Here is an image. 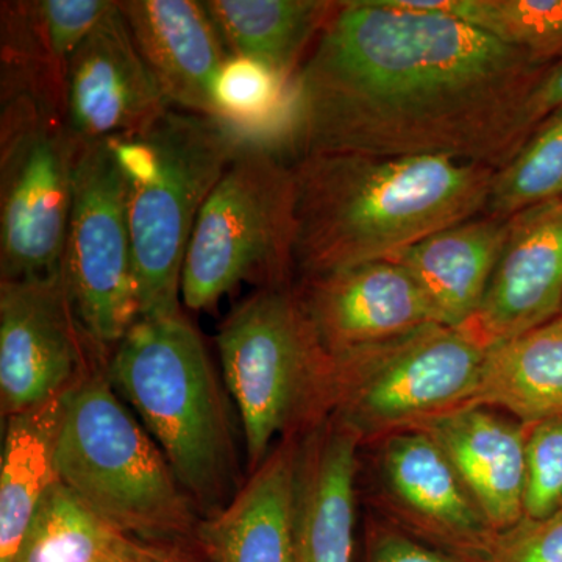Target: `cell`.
Masks as SVG:
<instances>
[{
	"label": "cell",
	"mask_w": 562,
	"mask_h": 562,
	"mask_svg": "<svg viewBox=\"0 0 562 562\" xmlns=\"http://www.w3.org/2000/svg\"><path fill=\"white\" fill-rule=\"evenodd\" d=\"M552 63L403 0L336 2L294 79L291 161L441 157L498 171L531 136L528 102Z\"/></svg>",
	"instance_id": "cell-1"
},
{
	"label": "cell",
	"mask_w": 562,
	"mask_h": 562,
	"mask_svg": "<svg viewBox=\"0 0 562 562\" xmlns=\"http://www.w3.org/2000/svg\"><path fill=\"white\" fill-rule=\"evenodd\" d=\"M292 266L305 277L387 260L483 214L495 169L441 157L313 154L291 162Z\"/></svg>",
	"instance_id": "cell-2"
},
{
	"label": "cell",
	"mask_w": 562,
	"mask_h": 562,
	"mask_svg": "<svg viewBox=\"0 0 562 562\" xmlns=\"http://www.w3.org/2000/svg\"><path fill=\"white\" fill-rule=\"evenodd\" d=\"M109 376L198 513L206 519L225 508L241 490L231 412L194 325L183 313L136 321L114 346Z\"/></svg>",
	"instance_id": "cell-3"
},
{
	"label": "cell",
	"mask_w": 562,
	"mask_h": 562,
	"mask_svg": "<svg viewBox=\"0 0 562 562\" xmlns=\"http://www.w3.org/2000/svg\"><path fill=\"white\" fill-rule=\"evenodd\" d=\"M127 190L139 319L181 313V271L195 221L239 143L222 122L171 109L110 138Z\"/></svg>",
	"instance_id": "cell-4"
},
{
	"label": "cell",
	"mask_w": 562,
	"mask_h": 562,
	"mask_svg": "<svg viewBox=\"0 0 562 562\" xmlns=\"http://www.w3.org/2000/svg\"><path fill=\"white\" fill-rule=\"evenodd\" d=\"M58 480L114 530L169 542L198 535V509L165 453L117 398L109 362L70 392Z\"/></svg>",
	"instance_id": "cell-5"
},
{
	"label": "cell",
	"mask_w": 562,
	"mask_h": 562,
	"mask_svg": "<svg viewBox=\"0 0 562 562\" xmlns=\"http://www.w3.org/2000/svg\"><path fill=\"white\" fill-rule=\"evenodd\" d=\"M222 375L238 406L250 472L277 436L303 438L328 419L331 355L303 313L295 288H260L217 330Z\"/></svg>",
	"instance_id": "cell-6"
},
{
	"label": "cell",
	"mask_w": 562,
	"mask_h": 562,
	"mask_svg": "<svg viewBox=\"0 0 562 562\" xmlns=\"http://www.w3.org/2000/svg\"><path fill=\"white\" fill-rule=\"evenodd\" d=\"M292 239L291 161L260 147H239L195 221L181 271V301L206 312L243 281L261 288L290 284Z\"/></svg>",
	"instance_id": "cell-7"
},
{
	"label": "cell",
	"mask_w": 562,
	"mask_h": 562,
	"mask_svg": "<svg viewBox=\"0 0 562 562\" xmlns=\"http://www.w3.org/2000/svg\"><path fill=\"white\" fill-rule=\"evenodd\" d=\"M486 349L462 328L428 324L331 355L328 419L372 446L471 403Z\"/></svg>",
	"instance_id": "cell-8"
},
{
	"label": "cell",
	"mask_w": 562,
	"mask_h": 562,
	"mask_svg": "<svg viewBox=\"0 0 562 562\" xmlns=\"http://www.w3.org/2000/svg\"><path fill=\"white\" fill-rule=\"evenodd\" d=\"M0 92V281L52 276L63 269L81 146L57 102Z\"/></svg>",
	"instance_id": "cell-9"
},
{
	"label": "cell",
	"mask_w": 562,
	"mask_h": 562,
	"mask_svg": "<svg viewBox=\"0 0 562 562\" xmlns=\"http://www.w3.org/2000/svg\"><path fill=\"white\" fill-rule=\"evenodd\" d=\"M63 271L81 324L106 349L116 346L139 305L127 190L109 139L80 147Z\"/></svg>",
	"instance_id": "cell-10"
},
{
	"label": "cell",
	"mask_w": 562,
	"mask_h": 562,
	"mask_svg": "<svg viewBox=\"0 0 562 562\" xmlns=\"http://www.w3.org/2000/svg\"><path fill=\"white\" fill-rule=\"evenodd\" d=\"M109 360V349L81 324L63 269L0 281L3 419L72 390Z\"/></svg>",
	"instance_id": "cell-11"
},
{
	"label": "cell",
	"mask_w": 562,
	"mask_h": 562,
	"mask_svg": "<svg viewBox=\"0 0 562 562\" xmlns=\"http://www.w3.org/2000/svg\"><path fill=\"white\" fill-rule=\"evenodd\" d=\"M369 447L373 502L383 519L443 552L491 562L501 532L427 432L397 431Z\"/></svg>",
	"instance_id": "cell-12"
},
{
	"label": "cell",
	"mask_w": 562,
	"mask_h": 562,
	"mask_svg": "<svg viewBox=\"0 0 562 562\" xmlns=\"http://www.w3.org/2000/svg\"><path fill=\"white\" fill-rule=\"evenodd\" d=\"M172 105L136 47L120 2L70 57L66 127L79 146L150 127Z\"/></svg>",
	"instance_id": "cell-13"
},
{
	"label": "cell",
	"mask_w": 562,
	"mask_h": 562,
	"mask_svg": "<svg viewBox=\"0 0 562 562\" xmlns=\"http://www.w3.org/2000/svg\"><path fill=\"white\" fill-rule=\"evenodd\" d=\"M295 291L306 319L330 355L439 324L416 280L391 260L305 277Z\"/></svg>",
	"instance_id": "cell-14"
},
{
	"label": "cell",
	"mask_w": 562,
	"mask_h": 562,
	"mask_svg": "<svg viewBox=\"0 0 562 562\" xmlns=\"http://www.w3.org/2000/svg\"><path fill=\"white\" fill-rule=\"evenodd\" d=\"M562 314V198L509 217L508 235L479 312L462 327L484 349Z\"/></svg>",
	"instance_id": "cell-15"
},
{
	"label": "cell",
	"mask_w": 562,
	"mask_h": 562,
	"mask_svg": "<svg viewBox=\"0 0 562 562\" xmlns=\"http://www.w3.org/2000/svg\"><path fill=\"white\" fill-rule=\"evenodd\" d=\"M120 9L172 109L216 120V81L231 54L203 2L125 0Z\"/></svg>",
	"instance_id": "cell-16"
},
{
	"label": "cell",
	"mask_w": 562,
	"mask_h": 562,
	"mask_svg": "<svg viewBox=\"0 0 562 562\" xmlns=\"http://www.w3.org/2000/svg\"><path fill=\"white\" fill-rule=\"evenodd\" d=\"M416 428L438 443L495 531L525 519L527 425L484 406H462Z\"/></svg>",
	"instance_id": "cell-17"
},
{
	"label": "cell",
	"mask_w": 562,
	"mask_h": 562,
	"mask_svg": "<svg viewBox=\"0 0 562 562\" xmlns=\"http://www.w3.org/2000/svg\"><path fill=\"white\" fill-rule=\"evenodd\" d=\"M358 439L327 419L301 439L295 486V562H351Z\"/></svg>",
	"instance_id": "cell-18"
},
{
	"label": "cell",
	"mask_w": 562,
	"mask_h": 562,
	"mask_svg": "<svg viewBox=\"0 0 562 562\" xmlns=\"http://www.w3.org/2000/svg\"><path fill=\"white\" fill-rule=\"evenodd\" d=\"M299 436L272 449L225 508L199 525L214 562H295Z\"/></svg>",
	"instance_id": "cell-19"
},
{
	"label": "cell",
	"mask_w": 562,
	"mask_h": 562,
	"mask_svg": "<svg viewBox=\"0 0 562 562\" xmlns=\"http://www.w3.org/2000/svg\"><path fill=\"white\" fill-rule=\"evenodd\" d=\"M114 3L110 0L0 3V85L41 92L61 105L65 113L70 57Z\"/></svg>",
	"instance_id": "cell-20"
},
{
	"label": "cell",
	"mask_w": 562,
	"mask_h": 562,
	"mask_svg": "<svg viewBox=\"0 0 562 562\" xmlns=\"http://www.w3.org/2000/svg\"><path fill=\"white\" fill-rule=\"evenodd\" d=\"M508 222L509 217L479 214L432 233L387 260L416 280L439 324L462 328L482 305L505 246Z\"/></svg>",
	"instance_id": "cell-21"
},
{
	"label": "cell",
	"mask_w": 562,
	"mask_h": 562,
	"mask_svg": "<svg viewBox=\"0 0 562 562\" xmlns=\"http://www.w3.org/2000/svg\"><path fill=\"white\" fill-rule=\"evenodd\" d=\"M72 390L5 417L0 468V562L16 561L41 501L58 480V439Z\"/></svg>",
	"instance_id": "cell-22"
},
{
	"label": "cell",
	"mask_w": 562,
	"mask_h": 562,
	"mask_svg": "<svg viewBox=\"0 0 562 562\" xmlns=\"http://www.w3.org/2000/svg\"><path fill=\"white\" fill-rule=\"evenodd\" d=\"M468 406L501 408L527 427L562 417V314L490 347Z\"/></svg>",
	"instance_id": "cell-23"
},
{
	"label": "cell",
	"mask_w": 562,
	"mask_h": 562,
	"mask_svg": "<svg viewBox=\"0 0 562 562\" xmlns=\"http://www.w3.org/2000/svg\"><path fill=\"white\" fill-rule=\"evenodd\" d=\"M203 5L232 57L261 63L294 80L336 2L209 0Z\"/></svg>",
	"instance_id": "cell-24"
},
{
	"label": "cell",
	"mask_w": 562,
	"mask_h": 562,
	"mask_svg": "<svg viewBox=\"0 0 562 562\" xmlns=\"http://www.w3.org/2000/svg\"><path fill=\"white\" fill-rule=\"evenodd\" d=\"M131 539L57 480L41 501L14 562H117Z\"/></svg>",
	"instance_id": "cell-25"
},
{
	"label": "cell",
	"mask_w": 562,
	"mask_h": 562,
	"mask_svg": "<svg viewBox=\"0 0 562 562\" xmlns=\"http://www.w3.org/2000/svg\"><path fill=\"white\" fill-rule=\"evenodd\" d=\"M465 22L536 60L562 57V0H403Z\"/></svg>",
	"instance_id": "cell-26"
},
{
	"label": "cell",
	"mask_w": 562,
	"mask_h": 562,
	"mask_svg": "<svg viewBox=\"0 0 562 562\" xmlns=\"http://www.w3.org/2000/svg\"><path fill=\"white\" fill-rule=\"evenodd\" d=\"M562 198V109L543 120L522 149L495 172L484 214L508 217Z\"/></svg>",
	"instance_id": "cell-27"
},
{
	"label": "cell",
	"mask_w": 562,
	"mask_h": 562,
	"mask_svg": "<svg viewBox=\"0 0 562 562\" xmlns=\"http://www.w3.org/2000/svg\"><path fill=\"white\" fill-rule=\"evenodd\" d=\"M525 519H546L562 503V417L528 427Z\"/></svg>",
	"instance_id": "cell-28"
},
{
	"label": "cell",
	"mask_w": 562,
	"mask_h": 562,
	"mask_svg": "<svg viewBox=\"0 0 562 562\" xmlns=\"http://www.w3.org/2000/svg\"><path fill=\"white\" fill-rule=\"evenodd\" d=\"M491 562H562V509L502 532Z\"/></svg>",
	"instance_id": "cell-29"
},
{
	"label": "cell",
	"mask_w": 562,
	"mask_h": 562,
	"mask_svg": "<svg viewBox=\"0 0 562 562\" xmlns=\"http://www.w3.org/2000/svg\"><path fill=\"white\" fill-rule=\"evenodd\" d=\"M366 550L368 562H476L428 546L382 517L368 520Z\"/></svg>",
	"instance_id": "cell-30"
},
{
	"label": "cell",
	"mask_w": 562,
	"mask_h": 562,
	"mask_svg": "<svg viewBox=\"0 0 562 562\" xmlns=\"http://www.w3.org/2000/svg\"><path fill=\"white\" fill-rule=\"evenodd\" d=\"M562 109V57L554 60L536 85L528 102V124L531 131L543 120Z\"/></svg>",
	"instance_id": "cell-31"
},
{
	"label": "cell",
	"mask_w": 562,
	"mask_h": 562,
	"mask_svg": "<svg viewBox=\"0 0 562 562\" xmlns=\"http://www.w3.org/2000/svg\"><path fill=\"white\" fill-rule=\"evenodd\" d=\"M117 562H183L172 550L165 549L158 542L132 538L127 550Z\"/></svg>",
	"instance_id": "cell-32"
},
{
	"label": "cell",
	"mask_w": 562,
	"mask_h": 562,
	"mask_svg": "<svg viewBox=\"0 0 562 562\" xmlns=\"http://www.w3.org/2000/svg\"><path fill=\"white\" fill-rule=\"evenodd\" d=\"M558 509H562V503H561V505H560V508H558Z\"/></svg>",
	"instance_id": "cell-33"
}]
</instances>
